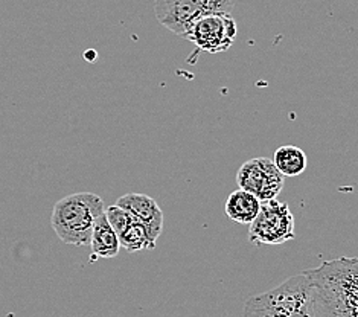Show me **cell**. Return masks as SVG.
I'll return each instance as SVG.
<instances>
[{"label":"cell","mask_w":358,"mask_h":317,"mask_svg":"<svg viewBox=\"0 0 358 317\" xmlns=\"http://www.w3.org/2000/svg\"><path fill=\"white\" fill-rule=\"evenodd\" d=\"M305 273L311 281L315 310L337 317H358V258L342 256Z\"/></svg>","instance_id":"obj_1"},{"label":"cell","mask_w":358,"mask_h":317,"mask_svg":"<svg viewBox=\"0 0 358 317\" xmlns=\"http://www.w3.org/2000/svg\"><path fill=\"white\" fill-rule=\"evenodd\" d=\"M106 206L99 195L93 192H76L58 200L50 216V226L64 244L89 246L96 220Z\"/></svg>","instance_id":"obj_2"},{"label":"cell","mask_w":358,"mask_h":317,"mask_svg":"<svg viewBox=\"0 0 358 317\" xmlns=\"http://www.w3.org/2000/svg\"><path fill=\"white\" fill-rule=\"evenodd\" d=\"M244 317H313L311 281L305 272L247 299Z\"/></svg>","instance_id":"obj_3"},{"label":"cell","mask_w":358,"mask_h":317,"mask_svg":"<svg viewBox=\"0 0 358 317\" xmlns=\"http://www.w3.org/2000/svg\"><path fill=\"white\" fill-rule=\"evenodd\" d=\"M235 0H155L156 19L162 27L183 37L200 17L226 13L232 14Z\"/></svg>","instance_id":"obj_4"},{"label":"cell","mask_w":358,"mask_h":317,"mask_svg":"<svg viewBox=\"0 0 358 317\" xmlns=\"http://www.w3.org/2000/svg\"><path fill=\"white\" fill-rule=\"evenodd\" d=\"M250 243L255 246H279L296 238V220L288 203L262 202L258 217L249 229Z\"/></svg>","instance_id":"obj_5"},{"label":"cell","mask_w":358,"mask_h":317,"mask_svg":"<svg viewBox=\"0 0 358 317\" xmlns=\"http://www.w3.org/2000/svg\"><path fill=\"white\" fill-rule=\"evenodd\" d=\"M236 22L232 14L215 13L200 17L187 29L183 38L194 43L195 48L209 54L226 52L236 40Z\"/></svg>","instance_id":"obj_6"},{"label":"cell","mask_w":358,"mask_h":317,"mask_svg":"<svg viewBox=\"0 0 358 317\" xmlns=\"http://www.w3.org/2000/svg\"><path fill=\"white\" fill-rule=\"evenodd\" d=\"M236 183L240 190L253 194L261 202H268L276 199L285 182L271 159L255 157L244 162L238 169Z\"/></svg>","instance_id":"obj_7"},{"label":"cell","mask_w":358,"mask_h":317,"mask_svg":"<svg viewBox=\"0 0 358 317\" xmlns=\"http://www.w3.org/2000/svg\"><path fill=\"white\" fill-rule=\"evenodd\" d=\"M116 204L129 212L136 221L143 225L151 238L157 241L162 230H164V212L155 199L145 194H127L117 199Z\"/></svg>","instance_id":"obj_8"},{"label":"cell","mask_w":358,"mask_h":317,"mask_svg":"<svg viewBox=\"0 0 358 317\" xmlns=\"http://www.w3.org/2000/svg\"><path fill=\"white\" fill-rule=\"evenodd\" d=\"M89 246L92 248V261L99 258H115L119 251H121L119 237L113 230V227L110 226L106 213H102L96 220L95 226H93Z\"/></svg>","instance_id":"obj_9"},{"label":"cell","mask_w":358,"mask_h":317,"mask_svg":"<svg viewBox=\"0 0 358 317\" xmlns=\"http://www.w3.org/2000/svg\"><path fill=\"white\" fill-rule=\"evenodd\" d=\"M261 203L262 202L253 194L244 190H236L227 197L224 211L232 221L240 223V225H252L253 220L258 217Z\"/></svg>","instance_id":"obj_10"},{"label":"cell","mask_w":358,"mask_h":317,"mask_svg":"<svg viewBox=\"0 0 358 317\" xmlns=\"http://www.w3.org/2000/svg\"><path fill=\"white\" fill-rule=\"evenodd\" d=\"M273 164L284 177H296L301 176L308 165L306 154L299 147L294 145H284L279 147L273 154Z\"/></svg>","instance_id":"obj_11"},{"label":"cell","mask_w":358,"mask_h":317,"mask_svg":"<svg viewBox=\"0 0 358 317\" xmlns=\"http://www.w3.org/2000/svg\"><path fill=\"white\" fill-rule=\"evenodd\" d=\"M119 243H121V247H124L125 251L130 253L150 251V248L156 247V241L151 238L148 230L134 218L130 225L127 226L124 232L119 235Z\"/></svg>","instance_id":"obj_12"},{"label":"cell","mask_w":358,"mask_h":317,"mask_svg":"<svg viewBox=\"0 0 358 317\" xmlns=\"http://www.w3.org/2000/svg\"><path fill=\"white\" fill-rule=\"evenodd\" d=\"M104 213H106V217L110 223V226L113 227V230L117 234V237L121 235L124 230L127 229V226H129L130 223L133 221V217L130 216V213L127 212L125 209L119 208L117 204H113V206L106 208Z\"/></svg>","instance_id":"obj_13"},{"label":"cell","mask_w":358,"mask_h":317,"mask_svg":"<svg viewBox=\"0 0 358 317\" xmlns=\"http://www.w3.org/2000/svg\"><path fill=\"white\" fill-rule=\"evenodd\" d=\"M313 317H337V316H332V314H328V313H323L320 310H315V308L313 307Z\"/></svg>","instance_id":"obj_14"}]
</instances>
